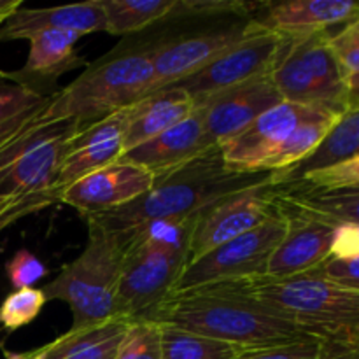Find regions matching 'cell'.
Returning <instances> with one entry per match:
<instances>
[{
	"instance_id": "6da1fadb",
	"label": "cell",
	"mask_w": 359,
	"mask_h": 359,
	"mask_svg": "<svg viewBox=\"0 0 359 359\" xmlns=\"http://www.w3.org/2000/svg\"><path fill=\"white\" fill-rule=\"evenodd\" d=\"M272 182H276V172L238 170L224 161L219 147H214L174 170L156 175L153 186L133 202L84 219L137 238L153 224L193 219L224 196Z\"/></svg>"
},
{
	"instance_id": "7a4b0ae2",
	"label": "cell",
	"mask_w": 359,
	"mask_h": 359,
	"mask_svg": "<svg viewBox=\"0 0 359 359\" xmlns=\"http://www.w3.org/2000/svg\"><path fill=\"white\" fill-rule=\"evenodd\" d=\"M147 319L223 340L244 351L307 339L291 323L277 318L245 293L238 283L210 284L172 293Z\"/></svg>"
},
{
	"instance_id": "3957f363",
	"label": "cell",
	"mask_w": 359,
	"mask_h": 359,
	"mask_svg": "<svg viewBox=\"0 0 359 359\" xmlns=\"http://www.w3.org/2000/svg\"><path fill=\"white\" fill-rule=\"evenodd\" d=\"M242 290L304 335L321 342L359 344V291L311 272L238 280Z\"/></svg>"
},
{
	"instance_id": "277c9868",
	"label": "cell",
	"mask_w": 359,
	"mask_h": 359,
	"mask_svg": "<svg viewBox=\"0 0 359 359\" xmlns=\"http://www.w3.org/2000/svg\"><path fill=\"white\" fill-rule=\"evenodd\" d=\"M88 241L83 252L42 286L46 300L65 302L72 311V328L93 326L116 318V294L125 255L135 237L112 231L86 219Z\"/></svg>"
},
{
	"instance_id": "5b68a950",
	"label": "cell",
	"mask_w": 359,
	"mask_h": 359,
	"mask_svg": "<svg viewBox=\"0 0 359 359\" xmlns=\"http://www.w3.org/2000/svg\"><path fill=\"white\" fill-rule=\"evenodd\" d=\"M153 79L149 49L105 55L51 97L39 119L44 123L74 119L83 130L147 97Z\"/></svg>"
},
{
	"instance_id": "8992f818",
	"label": "cell",
	"mask_w": 359,
	"mask_h": 359,
	"mask_svg": "<svg viewBox=\"0 0 359 359\" xmlns=\"http://www.w3.org/2000/svg\"><path fill=\"white\" fill-rule=\"evenodd\" d=\"M193 219L156 223L137 235L125 255L116 318L147 319L174 291L189 262Z\"/></svg>"
},
{
	"instance_id": "52a82bcc",
	"label": "cell",
	"mask_w": 359,
	"mask_h": 359,
	"mask_svg": "<svg viewBox=\"0 0 359 359\" xmlns=\"http://www.w3.org/2000/svg\"><path fill=\"white\" fill-rule=\"evenodd\" d=\"M39 116L0 146V198L56 189L70 140L81 128L74 119L44 123Z\"/></svg>"
},
{
	"instance_id": "ba28073f",
	"label": "cell",
	"mask_w": 359,
	"mask_h": 359,
	"mask_svg": "<svg viewBox=\"0 0 359 359\" xmlns=\"http://www.w3.org/2000/svg\"><path fill=\"white\" fill-rule=\"evenodd\" d=\"M330 34L297 35L272 72L284 102L342 114L347 111V76L330 46Z\"/></svg>"
},
{
	"instance_id": "9c48e42d",
	"label": "cell",
	"mask_w": 359,
	"mask_h": 359,
	"mask_svg": "<svg viewBox=\"0 0 359 359\" xmlns=\"http://www.w3.org/2000/svg\"><path fill=\"white\" fill-rule=\"evenodd\" d=\"M286 217H277L189 262L172 293L263 277L270 256L286 235Z\"/></svg>"
},
{
	"instance_id": "30bf717a",
	"label": "cell",
	"mask_w": 359,
	"mask_h": 359,
	"mask_svg": "<svg viewBox=\"0 0 359 359\" xmlns=\"http://www.w3.org/2000/svg\"><path fill=\"white\" fill-rule=\"evenodd\" d=\"M294 37L297 35L265 30L256 21V28L244 41L174 86L182 88L191 100L198 104L230 88L270 77Z\"/></svg>"
},
{
	"instance_id": "8fae6325",
	"label": "cell",
	"mask_w": 359,
	"mask_h": 359,
	"mask_svg": "<svg viewBox=\"0 0 359 359\" xmlns=\"http://www.w3.org/2000/svg\"><path fill=\"white\" fill-rule=\"evenodd\" d=\"M272 184L228 195L196 214L189 235V262L269 221L283 217L273 203Z\"/></svg>"
},
{
	"instance_id": "7c38bea8",
	"label": "cell",
	"mask_w": 359,
	"mask_h": 359,
	"mask_svg": "<svg viewBox=\"0 0 359 359\" xmlns=\"http://www.w3.org/2000/svg\"><path fill=\"white\" fill-rule=\"evenodd\" d=\"M255 28L256 21L255 18H251L248 23L186 35L175 41L158 42L156 46L149 48V58L154 72L151 93L161 88L174 86L202 70L203 67L224 55L228 49L244 41Z\"/></svg>"
},
{
	"instance_id": "4fadbf2b",
	"label": "cell",
	"mask_w": 359,
	"mask_h": 359,
	"mask_svg": "<svg viewBox=\"0 0 359 359\" xmlns=\"http://www.w3.org/2000/svg\"><path fill=\"white\" fill-rule=\"evenodd\" d=\"M335 114V112L323 111V109L305 107V105L280 102L256 118L241 133L219 144L221 154L230 167L238 170L259 172L263 161L277 151V147L302 125L311 119L323 116ZM340 116V114H337Z\"/></svg>"
},
{
	"instance_id": "5bb4252c",
	"label": "cell",
	"mask_w": 359,
	"mask_h": 359,
	"mask_svg": "<svg viewBox=\"0 0 359 359\" xmlns=\"http://www.w3.org/2000/svg\"><path fill=\"white\" fill-rule=\"evenodd\" d=\"M283 100L272 77L230 88L195 104L210 142L219 146Z\"/></svg>"
},
{
	"instance_id": "9a60e30c",
	"label": "cell",
	"mask_w": 359,
	"mask_h": 359,
	"mask_svg": "<svg viewBox=\"0 0 359 359\" xmlns=\"http://www.w3.org/2000/svg\"><path fill=\"white\" fill-rule=\"evenodd\" d=\"M153 182L154 175L149 170L119 158L63 189L60 202L77 209L84 217L97 216L133 202Z\"/></svg>"
},
{
	"instance_id": "2e32d148",
	"label": "cell",
	"mask_w": 359,
	"mask_h": 359,
	"mask_svg": "<svg viewBox=\"0 0 359 359\" xmlns=\"http://www.w3.org/2000/svg\"><path fill=\"white\" fill-rule=\"evenodd\" d=\"M81 35L65 30H44L28 39L30 51L20 70L4 72L7 81L39 97L51 98L60 91L58 79L63 74L86 67V60L76 51Z\"/></svg>"
},
{
	"instance_id": "e0dca14e",
	"label": "cell",
	"mask_w": 359,
	"mask_h": 359,
	"mask_svg": "<svg viewBox=\"0 0 359 359\" xmlns=\"http://www.w3.org/2000/svg\"><path fill=\"white\" fill-rule=\"evenodd\" d=\"M125 111L86 126L72 137L56 181V189L63 191L84 175L114 163L125 154Z\"/></svg>"
},
{
	"instance_id": "ac0fdd59",
	"label": "cell",
	"mask_w": 359,
	"mask_h": 359,
	"mask_svg": "<svg viewBox=\"0 0 359 359\" xmlns=\"http://www.w3.org/2000/svg\"><path fill=\"white\" fill-rule=\"evenodd\" d=\"M214 147L219 146L210 142L203 128L202 118L198 112L193 111V114L184 121L165 130L147 142L126 151L121 158L146 168L156 177L195 160L196 156Z\"/></svg>"
},
{
	"instance_id": "d6986e66",
	"label": "cell",
	"mask_w": 359,
	"mask_h": 359,
	"mask_svg": "<svg viewBox=\"0 0 359 359\" xmlns=\"http://www.w3.org/2000/svg\"><path fill=\"white\" fill-rule=\"evenodd\" d=\"M105 13L102 0H90L72 6L30 9L18 7L2 25H0V42L28 41L32 35L44 30H65L77 35L105 32Z\"/></svg>"
},
{
	"instance_id": "ffe728a7",
	"label": "cell",
	"mask_w": 359,
	"mask_h": 359,
	"mask_svg": "<svg viewBox=\"0 0 359 359\" xmlns=\"http://www.w3.org/2000/svg\"><path fill=\"white\" fill-rule=\"evenodd\" d=\"M287 230L269 259V277H293L321 265L335 241V226L302 217H286Z\"/></svg>"
},
{
	"instance_id": "44dd1931",
	"label": "cell",
	"mask_w": 359,
	"mask_h": 359,
	"mask_svg": "<svg viewBox=\"0 0 359 359\" xmlns=\"http://www.w3.org/2000/svg\"><path fill=\"white\" fill-rule=\"evenodd\" d=\"M283 217H302L330 226H359V188L304 189L272 184Z\"/></svg>"
},
{
	"instance_id": "7402d4cb",
	"label": "cell",
	"mask_w": 359,
	"mask_h": 359,
	"mask_svg": "<svg viewBox=\"0 0 359 359\" xmlns=\"http://www.w3.org/2000/svg\"><path fill=\"white\" fill-rule=\"evenodd\" d=\"M359 16V2L351 0H291L266 4L255 18L265 30L286 35L325 32L333 25L351 23Z\"/></svg>"
},
{
	"instance_id": "603a6c76",
	"label": "cell",
	"mask_w": 359,
	"mask_h": 359,
	"mask_svg": "<svg viewBox=\"0 0 359 359\" xmlns=\"http://www.w3.org/2000/svg\"><path fill=\"white\" fill-rule=\"evenodd\" d=\"M195 111V102L179 86H167L140 98L125 111V153L184 121Z\"/></svg>"
},
{
	"instance_id": "cb8c5ba5",
	"label": "cell",
	"mask_w": 359,
	"mask_h": 359,
	"mask_svg": "<svg viewBox=\"0 0 359 359\" xmlns=\"http://www.w3.org/2000/svg\"><path fill=\"white\" fill-rule=\"evenodd\" d=\"M359 156V107L339 116L314 153L287 170L276 174V184H290L312 172L332 168Z\"/></svg>"
},
{
	"instance_id": "d4e9b609",
	"label": "cell",
	"mask_w": 359,
	"mask_h": 359,
	"mask_svg": "<svg viewBox=\"0 0 359 359\" xmlns=\"http://www.w3.org/2000/svg\"><path fill=\"white\" fill-rule=\"evenodd\" d=\"M130 323L125 318H112L93 326L69 330L46 344L44 359H114Z\"/></svg>"
},
{
	"instance_id": "484cf974",
	"label": "cell",
	"mask_w": 359,
	"mask_h": 359,
	"mask_svg": "<svg viewBox=\"0 0 359 359\" xmlns=\"http://www.w3.org/2000/svg\"><path fill=\"white\" fill-rule=\"evenodd\" d=\"M105 13V32L128 35L149 25L172 18L177 0H102Z\"/></svg>"
},
{
	"instance_id": "4316f807",
	"label": "cell",
	"mask_w": 359,
	"mask_h": 359,
	"mask_svg": "<svg viewBox=\"0 0 359 359\" xmlns=\"http://www.w3.org/2000/svg\"><path fill=\"white\" fill-rule=\"evenodd\" d=\"M51 98L39 97L6 79L0 70V146L46 111Z\"/></svg>"
},
{
	"instance_id": "83f0119b",
	"label": "cell",
	"mask_w": 359,
	"mask_h": 359,
	"mask_svg": "<svg viewBox=\"0 0 359 359\" xmlns=\"http://www.w3.org/2000/svg\"><path fill=\"white\" fill-rule=\"evenodd\" d=\"M339 119L337 114L323 116V118L311 119L307 123H302L279 147L273 154H270L262 163L259 170L263 172H280L294 167L297 163L304 161L311 153H314L316 147L321 144L328 130L332 128L333 123Z\"/></svg>"
},
{
	"instance_id": "f1b7e54d",
	"label": "cell",
	"mask_w": 359,
	"mask_h": 359,
	"mask_svg": "<svg viewBox=\"0 0 359 359\" xmlns=\"http://www.w3.org/2000/svg\"><path fill=\"white\" fill-rule=\"evenodd\" d=\"M161 326V359H237L244 349L168 325Z\"/></svg>"
},
{
	"instance_id": "f546056e",
	"label": "cell",
	"mask_w": 359,
	"mask_h": 359,
	"mask_svg": "<svg viewBox=\"0 0 359 359\" xmlns=\"http://www.w3.org/2000/svg\"><path fill=\"white\" fill-rule=\"evenodd\" d=\"M48 304L41 287L16 290L6 297L0 304V326L6 332H16L30 325Z\"/></svg>"
},
{
	"instance_id": "4dcf8cb0",
	"label": "cell",
	"mask_w": 359,
	"mask_h": 359,
	"mask_svg": "<svg viewBox=\"0 0 359 359\" xmlns=\"http://www.w3.org/2000/svg\"><path fill=\"white\" fill-rule=\"evenodd\" d=\"M114 359H161V326L149 319H133Z\"/></svg>"
},
{
	"instance_id": "1f68e13d",
	"label": "cell",
	"mask_w": 359,
	"mask_h": 359,
	"mask_svg": "<svg viewBox=\"0 0 359 359\" xmlns=\"http://www.w3.org/2000/svg\"><path fill=\"white\" fill-rule=\"evenodd\" d=\"M276 184V182H273ZM290 188H304V189H344V188H359V156L346 163L335 165L332 168L312 172L304 175L298 181L290 184Z\"/></svg>"
},
{
	"instance_id": "d6a6232c",
	"label": "cell",
	"mask_w": 359,
	"mask_h": 359,
	"mask_svg": "<svg viewBox=\"0 0 359 359\" xmlns=\"http://www.w3.org/2000/svg\"><path fill=\"white\" fill-rule=\"evenodd\" d=\"M60 196H62V191L53 189V191L21 196V198H0V231L30 214L60 202Z\"/></svg>"
},
{
	"instance_id": "836d02e7",
	"label": "cell",
	"mask_w": 359,
	"mask_h": 359,
	"mask_svg": "<svg viewBox=\"0 0 359 359\" xmlns=\"http://www.w3.org/2000/svg\"><path fill=\"white\" fill-rule=\"evenodd\" d=\"M6 273L11 286L16 291L34 287V284L48 276V269L37 256H34L27 249H21L6 263Z\"/></svg>"
},
{
	"instance_id": "e575fe53",
	"label": "cell",
	"mask_w": 359,
	"mask_h": 359,
	"mask_svg": "<svg viewBox=\"0 0 359 359\" xmlns=\"http://www.w3.org/2000/svg\"><path fill=\"white\" fill-rule=\"evenodd\" d=\"M321 344V340L307 337V339L284 344V346L244 351L237 359H319Z\"/></svg>"
},
{
	"instance_id": "d590c367",
	"label": "cell",
	"mask_w": 359,
	"mask_h": 359,
	"mask_svg": "<svg viewBox=\"0 0 359 359\" xmlns=\"http://www.w3.org/2000/svg\"><path fill=\"white\" fill-rule=\"evenodd\" d=\"M309 272L326 280H332L335 284H340L344 287L359 291V255L353 256V258L328 256L321 265L309 270Z\"/></svg>"
},
{
	"instance_id": "8d00e7d4",
	"label": "cell",
	"mask_w": 359,
	"mask_h": 359,
	"mask_svg": "<svg viewBox=\"0 0 359 359\" xmlns=\"http://www.w3.org/2000/svg\"><path fill=\"white\" fill-rule=\"evenodd\" d=\"M319 359H359V344H333L323 342Z\"/></svg>"
},
{
	"instance_id": "74e56055",
	"label": "cell",
	"mask_w": 359,
	"mask_h": 359,
	"mask_svg": "<svg viewBox=\"0 0 359 359\" xmlns=\"http://www.w3.org/2000/svg\"><path fill=\"white\" fill-rule=\"evenodd\" d=\"M330 44L332 46H354L359 48V16L347 23L339 34L330 37Z\"/></svg>"
},
{
	"instance_id": "f35d334b",
	"label": "cell",
	"mask_w": 359,
	"mask_h": 359,
	"mask_svg": "<svg viewBox=\"0 0 359 359\" xmlns=\"http://www.w3.org/2000/svg\"><path fill=\"white\" fill-rule=\"evenodd\" d=\"M347 109L359 107V72L347 77Z\"/></svg>"
},
{
	"instance_id": "ab89813d",
	"label": "cell",
	"mask_w": 359,
	"mask_h": 359,
	"mask_svg": "<svg viewBox=\"0 0 359 359\" xmlns=\"http://www.w3.org/2000/svg\"><path fill=\"white\" fill-rule=\"evenodd\" d=\"M4 359H44L46 358V346L39 347V349L27 351V353H13V351L2 349Z\"/></svg>"
},
{
	"instance_id": "60d3db41",
	"label": "cell",
	"mask_w": 359,
	"mask_h": 359,
	"mask_svg": "<svg viewBox=\"0 0 359 359\" xmlns=\"http://www.w3.org/2000/svg\"><path fill=\"white\" fill-rule=\"evenodd\" d=\"M21 6H23L21 0H0V25H2L4 21Z\"/></svg>"
}]
</instances>
